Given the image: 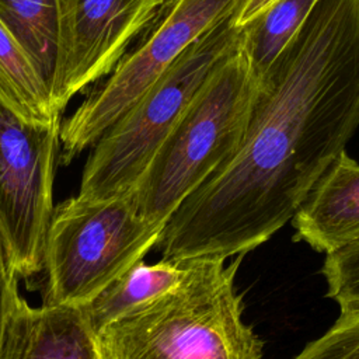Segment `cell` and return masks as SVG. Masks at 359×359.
<instances>
[{
    "label": "cell",
    "mask_w": 359,
    "mask_h": 359,
    "mask_svg": "<svg viewBox=\"0 0 359 359\" xmlns=\"http://www.w3.org/2000/svg\"><path fill=\"white\" fill-rule=\"evenodd\" d=\"M321 273L341 311H359V241L327 254Z\"/></svg>",
    "instance_id": "obj_15"
},
{
    "label": "cell",
    "mask_w": 359,
    "mask_h": 359,
    "mask_svg": "<svg viewBox=\"0 0 359 359\" xmlns=\"http://www.w3.org/2000/svg\"><path fill=\"white\" fill-rule=\"evenodd\" d=\"M240 0H164L109 79L97 86L60 125V161L93 146L178 59L213 27L231 17Z\"/></svg>",
    "instance_id": "obj_6"
},
{
    "label": "cell",
    "mask_w": 359,
    "mask_h": 359,
    "mask_svg": "<svg viewBox=\"0 0 359 359\" xmlns=\"http://www.w3.org/2000/svg\"><path fill=\"white\" fill-rule=\"evenodd\" d=\"M60 125L27 121L0 98V231L24 279L42 271Z\"/></svg>",
    "instance_id": "obj_7"
},
{
    "label": "cell",
    "mask_w": 359,
    "mask_h": 359,
    "mask_svg": "<svg viewBox=\"0 0 359 359\" xmlns=\"http://www.w3.org/2000/svg\"><path fill=\"white\" fill-rule=\"evenodd\" d=\"M0 359H101L97 332L81 306H29L17 299L0 342Z\"/></svg>",
    "instance_id": "obj_9"
},
{
    "label": "cell",
    "mask_w": 359,
    "mask_h": 359,
    "mask_svg": "<svg viewBox=\"0 0 359 359\" xmlns=\"http://www.w3.org/2000/svg\"><path fill=\"white\" fill-rule=\"evenodd\" d=\"M0 22L27 50L52 93L57 60V1L0 0Z\"/></svg>",
    "instance_id": "obj_13"
},
{
    "label": "cell",
    "mask_w": 359,
    "mask_h": 359,
    "mask_svg": "<svg viewBox=\"0 0 359 359\" xmlns=\"http://www.w3.org/2000/svg\"><path fill=\"white\" fill-rule=\"evenodd\" d=\"M243 255L189 261L184 282L98 334L101 359H264V345L243 318L236 273Z\"/></svg>",
    "instance_id": "obj_2"
},
{
    "label": "cell",
    "mask_w": 359,
    "mask_h": 359,
    "mask_svg": "<svg viewBox=\"0 0 359 359\" xmlns=\"http://www.w3.org/2000/svg\"><path fill=\"white\" fill-rule=\"evenodd\" d=\"M240 43L241 28L229 17L189 45L93 144L77 195L108 201L129 194L201 86Z\"/></svg>",
    "instance_id": "obj_4"
},
{
    "label": "cell",
    "mask_w": 359,
    "mask_h": 359,
    "mask_svg": "<svg viewBox=\"0 0 359 359\" xmlns=\"http://www.w3.org/2000/svg\"><path fill=\"white\" fill-rule=\"evenodd\" d=\"M293 359H359V311H341L337 321Z\"/></svg>",
    "instance_id": "obj_16"
},
{
    "label": "cell",
    "mask_w": 359,
    "mask_h": 359,
    "mask_svg": "<svg viewBox=\"0 0 359 359\" xmlns=\"http://www.w3.org/2000/svg\"><path fill=\"white\" fill-rule=\"evenodd\" d=\"M0 98L31 122L60 121L48 84L27 50L0 22Z\"/></svg>",
    "instance_id": "obj_12"
},
{
    "label": "cell",
    "mask_w": 359,
    "mask_h": 359,
    "mask_svg": "<svg viewBox=\"0 0 359 359\" xmlns=\"http://www.w3.org/2000/svg\"><path fill=\"white\" fill-rule=\"evenodd\" d=\"M276 0H240L236 11L231 15V21L236 27L241 28L262 14Z\"/></svg>",
    "instance_id": "obj_18"
},
{
    "label": "cell",
    "mask_w": 359,
    "mask_h": 359,
    "mask_svg": "<svg viewBox=\"0 0 359 359\" xmlns=\"http://www.w3.org/2000/svg\"><path fill=\"white\" fill-rule=\"evenodd\" d=\"M164 224L142 217L132 191L56 205L42 261V304L86 306L156 247Z\"/></svg>",
    "instance_id": "obj_5"
},
{
    "label": "cell",
    "mask_w": 359,
    "mask_h": 359,
    "mask_svg": "<svg viewBox=\"0 0 359 359\" xmlns=\"http://www.w3.org/2000/svg\"><path fill=\"white\" fill-rule=\"evenodd\" d=\"M296 240L331 254L359 241V163L342 151L296 210Z\"/></svg>",
    "instance_id": "obj_10"
},
{
    "label": "cell",
    "mask_w": 359,
    "mask_h": 359,
    "mask_svg": "<svg viewBox=\"0 0 359 359\" xmlns=\"http://www.w3.org/2000/svg\"><path fill=\"white\" fill-rule=\"evenodd\" d=\"M359 126V0H318L258 80L236 150L175 209L164 259L230 258L290 222Z\"/></svg>",
    "instance_id": "obj_1"
},
{
    "label": "cell",
    "mask_w": 359,
    "mask_h": 359,
    "mask_svg": "<svg viewBox=\"0 0 359 359\" xmlns=\"http://www.w3.org/2000/svg\"><path fill=\"white\" fill-rule=\"evenodd\" d=\"M318 0H276L241 27V49L258 80L297 34Z\"/></svg>",
    "instance_id": "obj_14"
},
{
    "label": "cell",
    "mask_w": 359,
    "mask_h": 359,
    "mask_svg": "<svg viewBox=\"0 0 359 359\" xmlns=\"http://www.w3.org/2000/svg\"><path fill=\"white\" fill-rule=\"evenodd\" d=\"M258 88L240 48L201 86L132 189L142 217L165 224L180 203L238 146Z\"/></svg>",
    "instance_id": "obj_3"
},
{
    "label": "cell",
    "mask_w": 359,
    "mask_h": 359,
    "mask_svg": "<svg viewBox=\"0 0 359 359\" xmlns=\"http://www.w3.org/2000/svg\"><path fill=\"white\" fill-rule=\"evenodd\" d=\"M18 278L8 247L0 231V342L8 316L20 297Z\"/></svg>",
    "instance_id": "obj_17"
},
{
    "label": "cell",
    "mask_w": 359,
    "mask_h": 359,
    "mask_svg": "<svg viewBox=\"0 0 359 359\" xmlns=\"http://www.w3.org/2000/svg\"><path fill=\"white\" fill-rule=\"evenodd\" d=\"M57 60L52 87L56 108L114 72L129 43L164 0H56Z\"/></svg>",
    "instance_id": "obj_8"
},
{
    "label": "cell",
    "mask_w": 359,
    "mask_h": 359,
    "mask_svg": "<svg viewBox=\"0 0 359 359\" xmlns=\"http://www.w3.org/2000/svg\"><path fill=\"white\" fill-rule=\"evenodd\" d=\"M188 271V259L161 258L150 265L142 259L81 307L98 334L112 321L177 289L184 282Z\"/></svg>",
    "instance_id": "obj_11"
}]
</instances>
